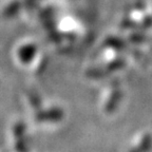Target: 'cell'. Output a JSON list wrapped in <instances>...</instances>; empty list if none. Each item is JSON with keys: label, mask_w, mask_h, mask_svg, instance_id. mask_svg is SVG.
Listing matches in <instances>:
<instances>
[{"label": "cell", "mask_w": 152, "mask_h": 152, "mask_svg": "<svg viewBox=\"0 0 152 152\" xmlns=\"http://www.w3.org/2000/svg\"><path fill=\"white\" fill-rule=\"evenodd\" d=\"M151 146H152V138H151V136H150L149 134H147V135H145L144 137L142 138L137 150L140 152H147V151H149V150H150Z\"/></svg>", "instance_id": "cell-2"}, {"label": "cell", "mask_w": 152, "mask_h": 152, "mask_svg": "<svg viewBox=\"0 0 152 152\" xmlns=\"http://www.w3.org/2000/svg\"><path fill=\"white\" fill-rule=\"evenodd\" d=\"M130 152H140V151H138V150L137 149H135V150H131V151Z\"/></svg>", "instance_id": "cell-4"}, {"label": "cell", "mask_w": 152, "mask_h": 152, "mask_svg": "<svg viewBox=\"0 0 152 152\" xmlns=\"http://www.w3.org/2000/svg\"><path fill=\"white\" fill-rule=\"evenodd\" d=\"M62 111L60 109H51L41 111L36 115V119L39 121H56L62 118Z\"/></svg>", "instance_id": "cell-1"}, {"label": "cell", "mask_w": 152, "mask_h": 152, "mask_svg": "<svg viewBox=\"0 0 152 152\" xmlns=\"http://www.w3.org/2000/svg\"><path fill=\"white\" fill-rule=\"evenodd\" d=\"M119 97H121V92H119V91L114 92L113 96H112L111 99L109 100V102H108V104H107V107H106L107 112H112L114 109H115L117 102H118V100H119Z\"/></svg>", "instance_id": "cell-3"}]
</instances>
